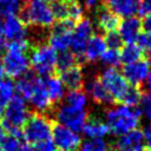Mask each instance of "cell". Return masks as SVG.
<instances>
[{
	"label": "cell",
	"mask_w": 151,
	"mask_h": 151,
	"mask_svg": "<svg viewBox=\"0 0 151 151\" xmlns=\"http://www.w3.org/2000/svg\"><path fill=\"white\" fill-rule=\"evenodd\" d=\"M146 83H147V88H149V90H150V92H151V61H150V72H149V76H147Z\"/></svg>",
	"instance_id": "obj_46"
},
{
	"label": "cell",
	"mask_w": 151,
	"mask_h": 151,
	"mask_svg": "<svg viewBox=\"0 0 151 151\" xmlns=\"http://www.w3.org/2000/svg\"><path fill=\"white\" fill-rule=\"evenodd\" d=\"M60 151H64V150H60Z\"/></svg>",
	"instance_id": "obj_50"
},
{
	"label": "cell",
	"mask_w": 151,
	"mask_h": 151,
	"mask_svg": "<svg viewBox=\"0 0 151 151\" xmlns=\"http://www.w3.org/2000/svg\"><path fill=\"white\" fill-rule=\"evenodd\" d=\"M65 104L77 109V110H85L86 105H87V94L86 92H84L83 90H74V91H70L66 94L65 98Z\"/></svg>",
	"instance_id": "obj_26"
},
{
	"label": "cell",
	"mask_w": 151,
	"mask_h": 151,
	"mask_svg": "<svg viewBox=\"0 0 151 151\" xmlns=\"http://www.w3.org/2000/svg\"><path fill=\"white\" fill-rule=\"evenodd\" d=\"M92 34H93V24L91 22L90 19L83 18L74 25L70 50L78 59L83 58L86 42Z\"/></svg>",
	"instance_id": "obj_10"
},
{
	"label": "cell",
	"mask_w": 151,
	"mask_h": 151,
	"mask_svg": "<svg viewBox=\"0 0 151 151\" xmlns=\"http://www.w3.org/2000/svg\"><path fill=\"white\" fill-rule=\"evenodd\" d=\"M106 48L107 47H106L104 38L100 34H92L90 37V39L87 40V42H86L83 58L86 61L93 63V61H96L100 58V55L103 54V52Z\"/></svg>",
	"instance_id": "obj_21"
},
{
	"label": "cell",
	"mask_w": 151,
	"mask_h": 151,
	"mask_svg": "<svg viewBox=\"0 0 151 151\" xmlns=\"http://www.w3.org/2000/svg\"><path fill=\"white\" fill-rule=\"evenodd\" d=\"M86 94H88L91 99L99 105H109L114 101L113 98L104 87V85L100 83L98 77L91 78L86 83Z\"/></svg>",
	"instance_id": "obj_19"
},
{
	"label": "cell",
	"mask_w": 151,
	"mask_h": 151,
	"mask_svg": "<svg viewBox=\"0 0 151 151\" xmlns=\"http://www.w3.org/2000/svg\"><path fill=\"white\" fill-rule=\"evenodd\" d=\"M138 13L143 17L151 14V0H140L139 1V8Z\"/></svg>",
	"instance_id": "obj_39"
},
{
	"label": "cell",
	"mask_w": 151,
	"mask_h": 151,
	"mask_svg": "<svg viewBox=\"0 0 151 151\" xmlns=\"http://www.w3.org/2000/svg\"><path fill=\"white\" fill-rule=\"evenodd\" d=\"M4 74H5V72H4V68H2V65H1V61H0V80L4 78Z\"/></svg>",
	"instance_id": "obj_47"
},
{
	"label": "cell",
	"mask_w": 151,
	"mask_h": 151,
	"mask_svg": "<svg viewBox=\"0 0 151 151\" xmlns=\"http://www.w3.org/2000/svg\"><path fill=\"white\" fill-rule=\"evenodd\" d=\"M28 34L27 25L17 14L6 17L4 20V35L8 41L26 39Z\"/></svg>",
	"instance_id": "obj_14"
},
{
	"label": "cell",
	"mask_w": 151,
	"mask_h": 151,
	"mask_svg": "<svg viewBox=\"0 0 151 151\" xmlns=\"http://www.w3.org/2000/svg\"><path fill=\"white\" fill-rule=\"evenodd\" d=\"M140 111L151 122V93L143 96L142 101H140Z\"/></svg>",
	"instance_id": "obj_36"
},
{
	"label": "cell",
	"mask_w": 151,
	"mask_h": 151,
	"mask_svg": "<svg viewBox=\"0 0 151 151\" xmlns=\"http://www.w3.org/2000/svg\"><path fill=\"white\" fill-rule=\"evenodd\" d=\"M76 22L72 20L65 19V20H59L58 24H53L47 38L48 45L54 48L55 51L63 52L70 48L71 46V40H72V32L74 28Z\"/></svg>",
	"instance_id": "obj_8"
},
{
	"label": "cell",
	"mask_w": 151,
	"mask_h": 151,
	"mask_svg": "<svg viewBox=\"0 0 151 151\" xmlns=\"http://www.w3.org/2000/svg\"><path fill=\"white\" fill-rule=\"evenodd\" d=\"M119 53H120V61L124 65L134 63L144 57V50L137 42L126 44L125 46L122 47Z\"/></svg>",
	"instance_id": "obj_24"
},
{
	"label": "cell",
	"mask_w": 151,
	"mask_h": 151,
	"mask_svg": "<svg viewBox=\"0 0 151 151\" xmlns=\"http://www.w3.org/2000/svg\"><path fill=\"white\" fill-rule=\"evenodd\" d=\"M54 19L65 20L68 15V0H55L51 5Z\"/></svg>",
	"instance_id": "obj_32"
},
{
	"label": "cell",
	"mask_w": 151,
	"mask_h": 151,
	"mask_svg": "<svg viewBox=\"0 0 151 151\" xmlns=\"http://www.w3.org/2000/svg\"><path fill=\"white\" fill-rule=\"evenodd\" d=\"M99 59L107 67H116L122 63L119 50H114V48H106Z\"/></svg>",
	"instance_id": "obj_31"
},
{
	"label": "cell",
	"mask_w": 151,
	"mask_h": 151,
	"mask_svg": "<svg viewBox=\"0 0 151 151\" xmlns=\"http://www.w3.org/2000/svg\"><path fill=\"white\" fill-rule=\"evenodd\" d=\"M150 72V61L142 58L134 63L126 64L123 67V76L126 79V81L136 87H139L143 85L149 76Z\"/></svg>",
	"instance_id": "obj_12"
},
{
	"label": "cell",
	"mask_w": 151,
	"mask_h": 151,
	"mask_svg": "<svg viewBox=\"0 0 151 151\" xmlns=\"http://www.w3.org/2000/svg\"><path fill=\"white\" fill-rule=\"evenodd\" d=\"M53 123L54 122H52L44 113H32L22 126L21 136L27 143L33 145L51 139Z\"/></svg>",
	"instance_id": "obj_5"
},
{
	"label": "cell",
	"mask_w": 151,
	"mask_h": 151,
	"mask_svg": "<svg viewBox=\"0 0 151 151\" xmlns=\"http://www.w3.org/2000/svg\"><path fill=\"white\" fill-rule=\"evenodd\" d=\"M83 133L87 138H104L110 131L105 122L97 117H87L86 123L83 127Z\"/></svg>",
	"instance_id": "obj_22"
},
{
	"label": "cell",
	"mask_w": 151,
	"mask_h": 151,
	"mask_svg": "<svg viewBox=\"0 0 151 151\" xmlns=\"http://www.w3.org/2000/svg\"><path fill=\"white\" fill-rule=\"evenodd\" d=\"M78 150L79 151H111L110 146L103 138H93V139L87 138L80 144Z\"/></svg>",
	"instance_id": "obj_29"
},
{
	"label": "cell",
	"mask_w": 151,
	"mask_h": 151,
	"mask_svg": "<svg viewBox=\"0 0 151 151\" xmlns=\"http://www.w3.org/2000/svg\"><path fill=\"white\" fill-rule=\"evenodd\" d=\"M18 151H37V150H35V146L33 144H29L26 142V143H21Z\"/></svg>",
	"instance_id": "obj_44"
},
{
	"label": "cell",
	"mask_w": 151,
	"mask_h": 151,
	"mask_svg": "<svg viewBox=\"0 0 151 151\" xmlns=\"http://www.w3.org/2000/svg\"><path fill=\"white\" fill-rule=\"evenodd\" d=\"M96 14H97V24L99 28L105 33L116 31L118 28V25L120 22L119 17L114 12H112L109 7H106L104 4L97 7Z\"/></svg>",
	"instance_id": "obj_18"
},
{
	"label": "cell",
	"mask_w": 151,
	"mask_h": 151,
	"mask_svg": "<svg viewBox=\"0 0 151 151\" xmlns=\"http://www.w3.org/2000/svg\"><path fill=\"white\" fill-rule=\"evenodd\" d=\"M76 64H79L78 63V58L68 50L66 51H63V52H59L58 57H57V66H55V72H61L68 67H72L74 66Z\"/></svg>",
	"instance_id": "obj_27"
},
{
	"label": "cell",
	"mask_w": 151,
	"mask_h": 151,
	"mask_svg": "<svg viewBox=\"0 0 151 151\" xmlns=\"http://www.w3.org/2000/svg\"><path fill=\"white\" fill-rule=\"evenodd\" d=\"M137 44L144 50L147 51L151 54V34L149 33H142L137 40Z\"/></svg>",
	"instance_id": "obj_37"
},
{
	"label": "cell",
	"mask_w": 151,
	"mask_h": 151,
	"mask_svg": "<svg viewBox=\"0 0 151 151\" xmlns=\"http://www.w3.org/2000/svg\"><path fill=\"white\" fill-rule=\"evenodd\" d=\"M140 116L142 111L138 107L120 105L117 107H111L106 111L105 123L110 132H112L114 136H122L137 129Z\"/></svg>",
	"instance_id": "obj_1"
},
{
	"label": "cell",
	"mask_w": 151,
	"mask_h": 151,
	"mask_svg": "<svg viewBox=\"0 0 151 151\" xmlns=\"http://www.w3.org/2000/svg\"><path fill=\"white\" fill-rule=\"evenodd\" d=\"M142 21L137 17L124 18L118 25V33L125 44L137 42L139 35L142 34Z\"/></svg>",
	"instance_id": "obj_15"
},
{
	"label": "cell",
	"mask_w": 151,
	"mask_h": 151,
	"mask_svg": "<svg viewBox=\"0 0 151 151\" xmlns=\"http://www.w3.org/2000/svg\"><path fill=\"white\" fill-rule=\"evenodd\" d=\"M29 117L26 100L19 94H14L7 104L2 114V126L9 134L21 136V130ZM22 137V136H21Z\"/></svg>",
	"instance_id": "obj_2"
},
{
	"label": "cell",
	"mask_w": 151,
	"mask_h": 151,
	"mask_svg": "<svg viewBox=\"0 0 151 151\" xmlns=\"http://www.w3.org/2000/svg\"><path fill=\"white\" fill-rule=\"evenodd\" d=\"M59 79L70 91L81 90L84 86V72L81 65L76 64L74 66L59 72Z\"/></svg>",
	"instance_id": "obj_16"
},
{
	"label": "cell",
	"mask_w": 151,
	"mask_h": 151,
	"mask_svg": "<svg viewBox=\"0 0 151 151\" xmlns=\"http://www.w3.org/2000/svg\"><path fill=\"white\" fill-rule=\"evenodd\" d=\"M15 85L11 80V78H2L0 80V118L4 114V111L14 96Z\"/></svg>",
	"instance_id": "obj_25"
},
{
	"label": "cell",
	"mask_w": 151,
	"mask_h": 151,
	"mask_svg": "<svg viewBox=\"0 0 151 151\" xmlns=\"http://www.w3.org/2000/svg\"><path fill=\"white\" fill-rule=\"evenodd\" d=\"M37 151H57V146L52 142V139H47L44 142H40L38 144H34Z\"/></svg>",
	"instance_id": "obj_38"
},
{
	"label": "cell",
	"mask_w": 151,
	"mask_h": 151,
	"mask_svg": "<svg viewBox=\"0 0 151 151\" xmlns=\"http://www.w3.org/2000/svg\"><path fill=\"white\" fill-rule=\"evenodd\" d=\"M5 40L6 39H5V35H4V20L0 17V51L6 46Z\"/></svg>",
	"instance_id": "obj_43"
},
{
	"label": "cell",
	"mask_w": 151,
	"mask_h": 151,
	"mask_svg": "<svg viewBox=\"0 0 151 151\" xmlns=\"http://www.w3.org/2000/svg\"><path fill=\"white\" fill-rule=\"evenodd\" d=\"M1 65L5 74L9 78H19L28 71L29 54L27 51L6 47V52L1 59Z\"/></svg>",
	"instance_id": "obj_6"
},
{
	"label": "cell",
	"mask_w": 151,
	"mask_h": 151,
	"mask_svg": "<svg viewBox=\"0 0 151 151\" xmlns=\"http://www.w3.org/2000/svg\"><path fill=\"white\" fill-rule=\"evenodd\" d=\"M84 18V8L77 0H68V15L67 19L78 22Z\"/></svg>",
	"instance_id": "obj_34"
},
{
	"label": "cell",
	"mask_w": 151,
	"mask_h": 151,
	"mask_svg": "<svg viewBox=\"0 0 151 151\" xmlns=\"http://www.w3.org/2000/svg\"><path fill=\"white\" fill-rule=\"evenodd\" d=\"M142 28L144 29L145 33L151 34V14L150 15H146L144 18V20L142 21Z\"/></svg>",
	"instance_id": "obj_41"
},
{
	"label": "cell",
	"mask_w": 151,
	"mask_h": 151,
	"mask_svg": "<svg viewBox=\"0 0 151 151\" xmlns=\"http://www.w3.org/2000/svg\"><path fill=\"white\" fill-rule=\"evenodd\" d=\"M77 1H78V0H77Z\"/></svg>",
	"instance_id": "obj_52"
},
{
	"label": "cell",
	"mask_w": 151,
	"mask_h": 151,
	"mask_svg": "<svg viewBox=\"0 0 151 151\" xmlns=\"http://www.w3.org/2000/svg\"><path fill=\"white\" fill-rule=\"evenodd\" d=\"M27 101L31 104V106L38 113H45V112H47L52 109L53 103L50 99V96L46 91L44 78H42L41 83L37 86V88L34 90V92L32 93V96L29 97V99Z\"/></svg>",
	"instance_id": "obj_17"
},
{
	"label": "cell",
	"mask_w": 151,
	"mask_h": 151,
	"mask_svg": "<svg viewBox=\"0 0 151 151\" xmlns=\"http://www.w3.org/2000/svg\"><path fill=\"white\" fill-rule=\"evenodd\" d=\"M105 44H106V47L107 48H114V50H119L122 47V44H123V40L119 35L118 32L116 31H112V32H107L105 38Z\"/></svg>",
	"instance_id": "obj_35"
},
{
	"label": "cell",
	"mask_w": 151,
	"mask_h": 151,
	"mask_svg": "<svg viewBox=\"0 0 151 151\" xmlns=\"http://www.w3.org/2000/svg\"><path fill=\"white\" fill-rule=\"evenodd\" d=\"M0 151H1V150H0Z\"/></svg>",
	"instance_id": "obj_51"
},
{
	"label": "cell",
	"mask_w": 151,
	"mask_h": 151,
	"mask_svg": "<svg viewBox=\"0 0 151 151\" xmlns=\"http://www.w3.org/2000/svg\"><path fill=\"white\" fill-rule=\"evenodd\" d=\"M44 1H46V2H53V1H55V0H44Z\"/></svg>",
	"instance_id": "obj_48"
},
{
	"label": "cell",
	"mask_w": 151,
	"mask_h": 151,
	"mask_svg": "<svg viewBox=\"0 0 151 151\" xmlns=\"http://www.w3.org/2000/svg\"><path fill=\"white\" fill-rule=\"evenodd\" d=\"M146 151H151V150H146Z\"/></svg>",
	"instance_id": "obj_49"
},
{
	"label": "cell",
	"mask_w": 151,
	"mask_h": 151,
	"mask_svg": "<svg viewBox=\"0 0 151 151\" xmlns=\"http://www.w3.org/2000/svg\"><path fill=\"white\" fill-rule=\"evenodd\" d=\"M51 139L57 147L64 151H77L81 144V138L78 132L58 122L53 123Z\"/></svg>",
	"instance_id": "obj_9"
},
{
	"label": "cell",
	"mask_w": 151,
	"mask_h": 151,
	"mask_svg": "<svg viewBox=\"0 0 151 151\" xmlns=\"http://www.w3.org/2000/svg\"><path fill=\"white\" fill-rule=\"evenodd\" d=\"M19 12V17L26 25L45 28L51 27L54 22L51 6L44 0H22Z\"/></svg>",
	"instance_id": "obj_3"
},
{
	"label": "cell",
	"mask_w": 151,
	"mask_h": 151,
	"mask_svg": "<svg viewBox=\"0 0 151 151\" xmlns=\"http://www.w3.org/2000/svg\"><path fill=\"white\" fill-rule=\"evenodd\" d=\"M142 98H143V93H142L140 88L132 86V87L127 88V91L125 92V94L123 96L120 101L123 103V105L131 106V107H138V105L142 101Z\"/></svg>",
	"instance_id": "obj_28"
},
{
	"label": "cell",
	"mask_w": 151,
	"mask_h": 151,
	"mask_svg": "<svg viewBox=\"0 0 151 151\" xmlns=\"http://www.w3.org/2000/svg\"><path fill=\"white\" fill-rule=\"evenodd\" d=\"M140 0H104V5L118 17L127 18L138 13Z\"/></svg>",
	"instance_id": "obj_20"
},
{
	"label": "cell",
	"mask_w": 151,
	"mask_h": 151,
	"mask_svg": "<svg viewBox=\"0 0 151 151\" xmlns=\"http://www.w3.org/2000/svg\"><path fill=\"white\" fill-rule=\"evenodd\" d=\"M22 0H0V17L6 18L19 12Z\"/></svg>",
	"instance_id": "obj_30"
},
{
	"label": "cell",
	"mask_w": 151,
	"mask_h": 151,
	"mask_svg": "<svg viewBox=\"0 0 151 151\" xmlns=\"http://www.w3.org/2000/svg\"><path fill=\"white\" fill-rule=\"evenodd\" d=\"M7 136V132H6V130L4 129V126H2V124L0 123V144L2 143V140L5 139V137Z\"/></svg>",
	"instance_id": "obj_45"
},
{
	"label": "cell",
	"mask_w": 151,
	"mask_h": 151,
	"mask_svg": "<svg viewBox=\"0 0 151 151\" xmlns=\"http://www.w3.org/2000/svg\"><path fill=\"white\" fill-rule=\"evenodd\" d=\"M86 110H77L66 104L60 105L55 111V118L58 123L67 126L68 129L79 132L83 130L86 119H87Z\"/></svg>",
	"instance_id": "obj_11"
},
{
	"label": "cell",
	"mask_w": 151,
	"mask_h": 151,
	"mask_svg": "<svg viewBox=\"0 0 151 151\" xmlns=\"http://www.w3.org/2000/svg\"><path fill=\"white\" fill-rule=\"evenodd\" d=\"M21 143H22L21 136L8 134L5 137V139L0 144V150L1 151H18Z\"/></svg>",
	"instance_id": "obj_33"
},
{
	"label": "cell",
	"mask_w": 151,
	"mask_h": 151,
	"mask_svg": "<svg viewBox=\"0 0 151 151\" xmlns=\"http://www.w3.org/2000/svg\"><path fill=\"white\" fill-rule=\"evenodd\" d=\"M29 52V63L38 76L46 78L54 74L58 57V52L54 48L48 44H38L35 46L32 45Z\"/></svg>",
	"instance_id": "obj_4"
},
{
	"label": "cell",
	"mask_w": 151,
	"mask_h": 151,
	"mask_svg": "<svg viewBox=\"0 0 151 151\" xmlns=\"http://www.w3.org/2000/svg\"><path fill=\"white\" fill-rule=\"evenodd\" d=\"M98 6H99V0H84V7L88 11L97 9Z\"/></svg>",
	"instance_id": "obj_42"
},
{
	"label": "cell",
	"mask_w": 151,
	"mask_h": 151,
	"mask_svg": "<svg viewBox=\"0 0 151 151\" xmlns=\"http://www.w3.org/2000/svg\"><path fill=\"white\" fill-rule=\"evenodd\" d=\"M147 146L142 130H132L125 134L118 136L114 142L113 151H146Z\"/></svg>",
	"instance_id": "obj_13"
},
{
	"label": "cell",
	"mask_w": 151,
	"mask_h": 151,
	"mask_svg": "<svg viewBox=\"0 0 151 151\" xmlns=\"http://www.w3.org/2000/svg\"><path fill=\"white\" fill-rule=\"evenodd\" d=\"M142 132H143V136H144L146 146L151 149V126H150V125H146V126L142 130Z\"/></svg>",
	"instance_id": "obj_40"
},
{
	"label": "cell",
	"mask_w": 151,
	"mask_h": 151,
	"mask_svg": "<svg viewBox=\"0 0 151 151\" xmlns=\"http://www.w3.org/2000/svg\"><path fill=\"white\" fill-rule=\"evenodd\" d=\"M98 78L114 101H120L123 96L130 87L123 73H120L116 67L105 68Z\"/></svg>",
	"instance_id": "obj_7"
},
{
	"label": "cell",
	"mask_w": 151,
	"mask_h": 151,
	"mask_svg": "<svg viewBox=\"0 0 151 151\" xmlns=\"http://www.w3.org/2000/svg\"><path fill=\"white\" fill-rule=\"evenodd\" d=\"M44 81H45L46 91L52 103L53 104L59 103L64 98V94H65V86L63 85L59 77H55L54 74H52V76L44 78Z\"/></svg>",
	"instance_id": "obj_23"
}]
</instances>
